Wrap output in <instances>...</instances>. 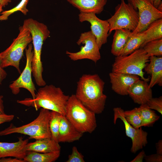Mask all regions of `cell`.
Masks as SVG:
<instances>
[{
    "mask_svg": "<svg viewBox=\"0 0 162 162\" xmlns=\"http://www.w3.org/2000/svg\"><path fill=\"white\" fill-rule=\"evenodd\" d=\"M157 153L162 154V140H160L156 143Z\"/></svg>",
    "mask_w": 162,
    "mask_h": 162,
    "instance_id": "obj_36",
    "label": "cell"
},
{
    "mask_svg": "<svg viewBox=\"0 0 162 162\" xmlns=\"http://www.w3.org/2000/svg\"><path fill=\"white\" fill-rule=\"evenodd\" d=\"M149 2L152 4H153L154 0H148Z\"/></svg>",
    "mask_w": 162,
    "mask_h": 162,
    "instance_id": "obj_42",
    "label": "cell"
},
{
    "mask_svg": "<svg viewBox=\"0 0 162 162\" xmlns=\"http://www.w3.org/2000/svg\"><path fill=\"white\" fill-rule=\"evenodd\" d=\"M149 61V57L143 48H140L129 55L116 56L112 72L136 75L148 82L149 78L145 77L143 69Z\"/></svg>",
    "mask_w": 162,
    "mask_h": 162,
    "instance_id": "obj_6",
    "label": "cell"
},
{
    "mask_svg": "<svg viewBox=\"0 0 162 162\" xmlns=\"http://www.w3.org/2000/svg\"><path fill=\"white\" fill-rule=\"evenodd\" d=\"M124 115L126 121L134 128H138L142 127V121L137 107L124 111Z\"/></svg>",
    "mask_w": 162,
    "mask_h": 162,
    "instance_id": "obj_28",
    "label": "cell"
},
{
    "mask_svg": "<svg viewBox=\"0 0 162 162\" xmlns=\"http://www.w3.org/2000/svg\"><path fill=\"white\" fill-rule=\"evenodd\" d=\"M31 34L33 48L32 62V73L36 84L40 86L46 85L43 79V68L41 56L44 42L49 36L50 31L47 26L32 18L25 20L22 26Z\"/></svg>",
    "mask_w": 162,
    "mask_h": 162,
    "instance_id": "obj_3",
    "label": "cell"
},
{
    "mask_svg": "<svg viewBox=\"0 0 162 162\" xmlns=\"http://www.w3.org/2000/svg\"><path fill=\"white\" fill-rule=\"evenodd\" d=\"M65 116L74 127L82 133H91L97 127L95 114L84 106L75 94L69 96Z\"/></svg>",
    "mask_w": 162,
    "mask_h": 162,
    "instance_id": "obj_4",
    "label": "cell"
},
{
    "mask_svg": "<svg viewBox=\"0 0 162 162\" xmlns=\"http://www.w3.org/2000/svg\"><path fill=\"white\" fill-rule=\"evenodd\" d=\"M148 107L156 110L162 115V96L159 98L152 97L146 104Z\"/></svg>",
    "mask_w": 162,
    "mask_h": 162,
    "instance_id": "obj_30",
    "label": "cell"
},
{
    "mask_svg": "<svg viewBox=\"0 0 162 162\" xmlns=\"http://www.w3.org/2000/svg\"><path fill=\"white\" fill-rule=\"evenodd\" d=\"M134 8L138 10L139 21L132 35L145 30L154 21L162 18V12L155 8L148 0H128Z\"/></svg>",
    "mask_w": 162,
    "mask_h": 162,
    "instance_id": "obj_10",
    "label": "cell"
},
{
    "mask_svg": "<svg viewBox=\"0 0 162 162\" xmlns=\"http://www.w3.org/2000/svg\"><path fill=\"white\" fill-rule=\"evenodd\" d=\"M128 93L134 103L140 105L146 104L152 97V88L148 82L142 80L133 84Z\"/></svg>",
    "mask_w": 162,
    "mask_h": 162,
    "instance_id": "obj_16",
    "label": "cell"
},
{
    "mask_svg": "<svg viewBox=\"0 0 162 162\" xmlns=\"http://www.w3.org/2000/svg\"><path fill=\"white\" fill-rule=\"evenodd\" d=\"M76 43L78 45L81 44L84 45L77 52L66 51V54L71 60L76 61L87 59L96 63L100 59V49L96 38L91 31L82 33Z\"/></svg>",
    "mask_w": 162,
    "mask_h": 162,
    "instance_id": "obj_9",
    "label": "cell"
},
{
    "mask_svg": "<svg viewBox=\"0 0 162 162\" xmlns=\"http://www.w3.org/2000/svg\"><path fill=\"white\" fill-rule=\"evenodd\" d=\"M159 11L162 12V3L161 2L158 6L157 8Z\"/></svg>",
    "mask_w": 162,
    "mask_h": 162,
    "instance_id": "obj_40",
    "label": "cell"
},
{
    "mask_svg": "<svg viewBox=\"0 0 162 162\" xmlns=\"http://www.w3.org/2000/svg\"><path fill=\"white\" fill-rule=\"evenodd\" d=\"M2 95H0V115L5 114Z\"/></svg>",
    "mask_w": 162,
    "mask_h": 162,
    "instance_id": "obj_37",
    "label": "cell"
},
{
    "mask_svg": "<svg viewBox=\"0 0 162 162\" xmlns=\"http://www.w3.org/2000/svg\"><path fill=\"white\" fill-rule=\"evenodd\" d=\"M12 0H0V4L5 7L11 2Z\"/></svg>",
    "mask_w": 162,
    "mask_h": 162,
    "instance_id": "obj_38",
    "label": "cell"
},
{
    "mask_svg": "<svg viewBox=\"0 0 162 162\" xmlns=\"http://www.w3.org/2000/svg\"><path fill=\"white\" fill-rule=\"evenodd\" d=\"M14 115L4 114L0 115V124L6 122H10L13 120Z\"/></svg>",
    "mask_w": 162,
    "mask_h": 162,
    "instance_id": "obj_33",
    "label": "cell"
},
{
    "mask_svg": "<svg viewBox=\"0 0 162 162\" xmlns=\"http://www.w3.org/2000/svg\"><path fill=\"white\" fill-rule=\"evenodd\" d=\"M29 0H21L20 2L15 7L9 10L2 11L0 16V20H7L8 17L12 14L17 11L21 12L26 15L28 10L27 8V5Z\"/></svg>",
    "mask_w": 162,
    "mask_h": 162,
    "instance_id": "obj_29",
    "label": "cell"
},
{
    "mask_svg": "<svg viewBox=\"0 0 162 162\" xmlns=\"http://www.w3.org/2000/svg\"><path fill=\"white\" fill-rule=\"evenodd\" d=\"M144 159L146 162H162V154L158 153L145 155Z\"/></svg>",
    "mask_w": 162,
    "mask_h": 162,
    "instance_id": "obj_32",
    "label": "cell"
},
{
    "mask_svg": "<svg viewBox=\"0 0 162 162\" xmlns=\"http://www.w3.org/2000/svg\"><path fill=\"white\" fill-rule=\"evenodd\" d=\"M146 34L145 40L140 48H142L147 43L162 38V18L152 22L144 30Z\"/></svg>",
    "mask_w": 162,
    "mask_h": 162,
    "instance_id": "obj_24",
    "label": "cell"
},
{
    "mask_svg": "<svg viewBox=\"0 0 162 162\" xmlns=\"http://www.w3.org/2000/svg\"><path fill=\"white\" fill-rule=\"evenodd\" d=\"M66 162H84V157L78 150L77 147L74 146L71 154L68 156Z\"/></svg>",
    "mask_w": 162,
    "mask_h": 162,
    "instance_id": "obj_31",
    "label": "cell"
},
{
    "mask_svg": "<svg viewBox=\"0 0 162 162\" xmlns=\"http://www.w3.org/2000/svg\"><path fill=\"white\" fill-rule=\"evenodd\" d=\"M78 16L80 22L87 21L90 24L91 31L95 36L100 49L102 46L107 42L110 28L108 22L107 20L99 19L94 13L80 12Z\"/></svg>",
    "mask_w": 162,
    "mask_h": 162,
    "instance_id": "obj_13",
    "label": "cell"
},
{
    "mask_svg": "<svg viewBox=\"0 0 162 162\" xmlns=\"http://www.w3.org/2000/svg\"><path fill=\"white\" fill-rule=\"evenodd\" d=\"M3 7V6L2 4H0V14H1V13L2 11H3V10L2 9Z\"/></svg>",
    "mask_w": 162,
    "mask_h": 162,
    "instance_id": "obj_41",
    "label": "cell"
},
{
    "mask_svg": "<svg viewBox=\"0 0 162 162\" xmlns=\"http://www.w3.org/2000/svg\"><path fill=\"white\" fill-rule=\"evenodd\" d=\"M32 41L30 32L23 26L19 28V33L10 46L0 53L1 66L4 68L9 66L15 68L20 74L19 68L20 60L24 50Z\"/></svg>",
    "mask_w": 162,
    "mask_h": 162,
    "instance_id": "obj_7",
    "label": "cell"
},
{
    "mask_svg": "<svg viewBox=\"0 0 162 162\" xmlns=\"http://www.w3.org/2000/svg\"><path fill=\"white\" fill-rule=\"evenodd\" d=\"M62 115L55 111H50L49 128L51 138L57 142L60 124Z\"/></svg>",
    "mask_w": 162,
    "mask_h": 162,
    "instance_id": "obj_27",
    "label": "cell"
},
{
    "mask_svg": "<svg viewBox=\"0 0 162 162\" xmlns=\"http://www.w3.org/2000/svg\"><path fill=\"white\" fill-rule=\"evenodd\" d=\"M131 31L125 29L115 30L111 46V52L117 56L120 55L129 38L132 36Z\"/></svg>",
    "mask_w": 162,
    "mask_h": 162,
    "instance_id": "obj_21",
    "label": "cell"
},
{
    "mask_svg": "<svg viewBox=\"0 0 162 162\" xmlns=\"http://www.w3.org/2000/svg\"><path fill=\"white\" fill-rule=\"evenodd\" d=\"M70 96L65 94L61 88L52 85H46L38 90L34 99L26 98L17 100L18 103L32 106L36 110L41 108L65 116L66 108Z\"/></svg>",
    "mask_w": 162,
    "mask_h": 162,
    "instance_id": "obj_2",
    "label": "cell"
},
{
    "mask_svg": "<svg viewBox=\"0 0 162 162\" xmlns=\"http://www.w3.org/2000/svg\"><path fill=\"white\" fill-rule=\"evenodd\" d=\"M161 2V0H154L153 4L157 8L159 4Z\"/></svg>",
    "mask_w": 162,
    "mask_h": 162,
    "instance_id": "obj_39",
    "label": "cell"
},
{
    "mask_svg": "<svg viewBox=\"0 0 162 162\" xmlns=\"http://www.w3.org/2000/svg\"><path fill=\"white\" fill-rule=\"evenodd\" d=\"M60 151L48 153H39L27 151L23 159L26 162H53L59 157Z\"/></svg>",
    "mask_w": 162,
    "mask_h": 162,
    "instance_id": "obj_22",
    "label": "cell"
},
{
    "mask_svg": "<svg viewBox=\"0 0 162 162\" xmlns=\"http://www.w3.org/2000/svg\"><path fill=\"white\" fill-rule=\"evenodd\" d=\"M50 116V110L41 108L38 116L34 121L19 127L11 124L9 127L0 131V136L19 133L28 136L29 139L51 138L49 128Z\"/></svg>",
    "mask_w": 162,
    "mask_h": 162,
    "instance_id": "obj_5",
    "label": "cell"
},
{
    "mask_svg": "<svg viewBox=\"0 0 162 162\" xmlns=\"http://www.w3.org/2000/svg\"><path fill=\"white\" fill-rule=\"evenodd\" d=\"M110 26L109 33L117 29H125L133 31L139 21L138 11L129 3L121 0V3L115 8L114 14L107 20Z\"/></svg>",
    "mask_w": 162,
    "mask_h": 162,
    "instance_id": "obj_8",
    "label": "cell"
},
{
    "mask_svg": "<svg viewBox=\"0 0 162 162\" xmlns=\"http://www.w3.org/2000/svg\"><path fill=\"white\" fill-rule=\"evenodd\" d=\"M27 151L39 153H48L60 151L59 143L51 138L36 140L33 142L28 143L26 146Z\"/></svg>",
    "mask_w": 162,
    "mask_h": 162,
    "instance_id": "obj_20",
    "label": "cell"
},
{
    "mask_svg": "<svg viewBox=\"0 0 162 162\" xmlns=\"http://www.w3.org/2000/svg\"><path fill=\"white\" fill-rule=\"evenodd\" d=\"M29 139L23 140L22 136L18 138V140L14 142H0V159L12 157L23 159L27 151L26 146Z\"/></svg>",
    "mask_w": 162,
    "mask_h": 162,
    "instance_id": "obj_15",
    "label": "cell"
},
{
    "mask_svg": "<svg viewBox=\"0 0 162 162\" xmlns=\"http://www.w3.org/2000/svg\"><path fill=\"white\" fill-rule=\"evenodd\" d=\"M146 155L145 152L142 150L130 162H142Z\"/></svg>",
    "mask_w": 162,
    "mask_h": 162,
    "instance_id": "obj_34",
    "label": "cell"
},
{
    "mask_svg": "<svg viewBox=\"0 0 162 162\" xmlns=\"http://www.w3.org/2000/svg\"><path fill=\"white\" fill-rule=\"evenodd\" d=\"M137 108L142 121V127H152L160 118L154 111L149 108L146 104L140 105Z\"/></svg>",
    "mask_w": 162,
    "mask_h": 162,
    "instance_id": "obj_25",
    "label": "cell"
},
{
    "mask_svg": "<svg viewBox=\"0 0 162 162\" xmlns=\"http://www.w3.org/2000/svg\"><path fill=\"white\" fill-rule=\"evenodd\" d=\"M33 45L29 44L28 48L25 49L26 61V65L23 71L19 77L10 84L9 87L12 93L18 94L20 88H24L28 90L31 94L33 99L36 97V91L35 85L32 78V62L33 55Z\"/></svg>",
    "mask_w": 162,
    "mask_h": 162,
    "instance_id": "obj_11",
    "label": "cell"
},
{
    "mask_svg": "<svg viewBox=\"0 0 162 162\" xmlns=\"http://www.w3.org/2000/svg\"><path fill=\"white\" fill-rule=\"evenodd\" d=\"M0 64L1 57L0 56V85H1L3 81L6 78L7 73L3 68H2Z\"/></svg>",
    "mask_w": 162,
    "mask_h": 162,
    "instance_id": "obj_35",
    "label": "cell"
},
{
    "mask_svg": "<svg viewBox=\"0 0 162 162\" xmlns=\"http://www.w3.org/2000/svg\"><path fill=\"white\" fill-rule=\"evenodd\" d=\"M114 123L116 124L117 119H120L124 124L126 135L132 140L131 152L135 153L142 148L148 143L147 132L144 131L142 127L136 128L133 127L126 120L124 115V110L121 107H115L113 109Z\"/></svg>",
    "mask_w": 162,
    "mask_h": 162,
    "instance_id": "obj_12",
    "label": "cell"
},
{
    "mask_svg": "<svg viewBox=\"0 0 162 162\" xmlns=\"http://www.w3.org/2000/svg\"><path fill=\"white\" fill-rule=\"evenodd\" d=\"M142 48L149 57L152 56H161L162 55V39L150 41Z\"/></svg>",
    "mask_w": 162,
    "mask_h": 162,
    "instance_id": "obj_26",
    "label": "cell"
},
{
    "mask_svg": "<svg viewBox=\"0 0 162 162\" xmlns=\"http://www.w3.org/2000/svg\"><path fill=\"white\" fill-rule=\"evenodd\" d=\"M105 82L97 74H85L77 82L76 98L95 114L102 113L105 108L106 96L104 93Z\"/></svg>",
    "mask_w": 162,
    "mask_h": 162,
    "instance_id": "obj_1",
    "label": "cell"
},
{
    "mask_svg": "<svg viewBox=\"0 0 162 162\" xmlns=\"http://www.w3.org/2000/svg\"><path fill=\"white\" fill-rule=\"evenodd\" d=\"M83 134L74 127L65 116L62 115L58 139V143L71 142L78 140Z\"/></svg>",
    "mask_w": 162,
    "mask_h": 162,
    "instance_id": "obj_17",
    "label": "cell"
},
{
    "mask_svg": "<svg viewBox=\"0 0 162 162\" xmlns=\"http://www.w3.org/2000/svg\"><path fill=\"white\" fill-rule=\"evenodd\" d=\"M109 75L112 89L121 95H128V91L130 87L140 80L139 76L135 75L112 72Z\"/></svg>",
    "mask_w": 162,
    "mask_h": 162,
    "instance_id": "obj_14",
    "label": "cell"
},
{
    "mask_svg": "<svg viewBox=\"0 0 162 162\" xmlns=\"http://www.w3.org/2000/svg\"><path fill=\"white\" fill-rule=\"evenodd\" d=\"M145 37L144 31L132 35L125 45L120 56L129 55L140 48L144 43Z\"/></svg>",
    "mask_w": 162,
    "mask_h": 162,
    "instance_id": "obj_23",
    "label": "cell"
},
{
    "mask_svg": "<svg viewBox=\"0 0 162 162\" xmlns=\"http://www.w3.org/2000/svg\"><path fill=\"white\" fill-rule=\"evenodd\" d=\"M150 62L144 69L151 78L149 86L151 88L156 85L162 86V57L155 56L149 57Z\"/></svg>",
    "mask_w": 162,
    "mask_h": 162,
    "instance_id": "obj_18",
    "label": "cell"
},
{
    "mask_svg": "<svg viewBox=\"0 0 162 162\" xmlns=\"http://www.w3.org/2000/svg\"><path fill=\"white\" fill-rule=\"evenodd\" d=\"M80 12L100 14L103 10L107 0H67Z\"/></svg>",
    "mask_w": 162,
    "mask_h": 162,
    "instance_id": "obj_19",
    "label": "cell"
}]
</instances>
